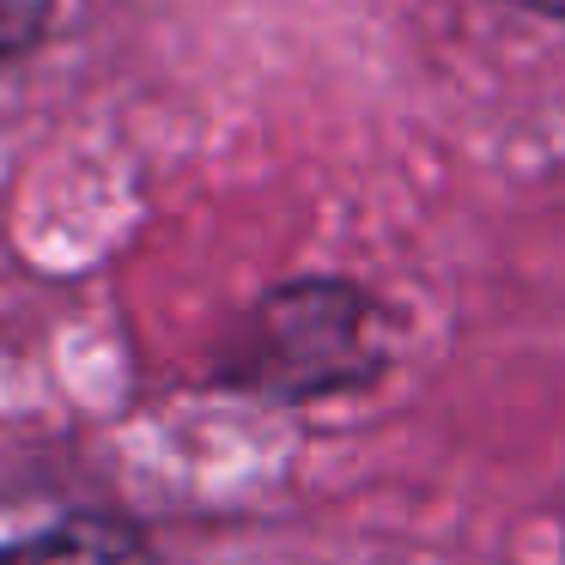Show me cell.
<instances>
[{"label":"cell","instance_id":"1","mask_svg":"<svg viewBox=\"0 0 565 565\" xmlns=\"http://www.w3.org/2000/svg\"><path fill=\"white\" fill-rule=\"evenodd\" d=\"M377 359L371 305L347 286H286L256 310L244 377L274 395H322L359 383Z\"/></svg>","mask_w":565,"mask_h":565},{"label":"cell","instance_id":"2","mask_svg":"<svg viewBox=\"0 0 565 565\" xmlns=\"http://www.w3.org/2000/svg\"><path fill=\"white\" fill-rule=\"evenodd\" d=\"M0 565H152L128 529L98 523V516H74V523L38 529V535L0 547Z\"/></svg>","mask_w":565,"mask_h":565},{"label":"cell","instance_id":"4","mask_svg":"<svg viewBox=\"0 0 565 565\" xmlns=\"http://www.w3.org/2000/svg\"><path fill=\"white\" fill-rule=\"evenodd\" d=\"M511 7H529V13H547V19H565V0H511Z\"/></svg>","mask_w":565,"mask_h":565},{"label":"cell","instance_id":"3","mask_svg":"<svg viewBox=\"0 0 565 565\" xmlns=\"http://www.w3.org/2000/svg\"><path fill=\"white\" fill-rule=\"evenodd\" d=\"M55 13H62V0H0V62H13L31 43H43Z\"/></svg>","mask_w":565,"mask_h":565}]
</instances>
